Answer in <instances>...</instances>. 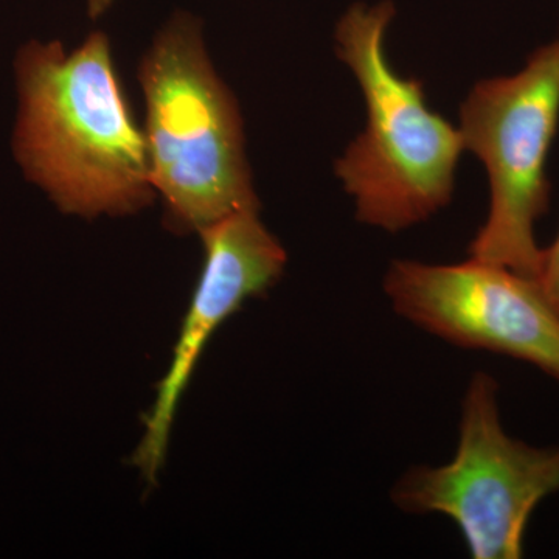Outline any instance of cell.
<instances>
[{
  "mask_svg": "<svg viewBox=\"0 0 559 559\" xmlns=\"http://www.w3.org/2000/svg\"><path fill=\"white\" fill-rule=\"evenodd\" d=\"M559 127V39L533 51L521 72L481 80L460 106L463 148L487 168L489 212L469 259L536 278V224L549 212L547 160Z\"/></svg>",
  "mask_w": 559,
  "mask_h": 559,
  "instance_id": "5",
  "label": "cell"
},
{
  "mask_svg": "<svg viewBox=\"0 0 559 559\" xmlns=\"http://www.w3.org/2000/svg\"><path fill=\"white\" fill-rule=\"evenodd\" d=\"M395 16L389 0L356 3L337 22V58L355 75L367 123L334 164L359 223L411 229L447 207L465 153L459 128L429 109L425 84L390 66L385 35Z\"/></svg>",
  "mask_w": 559,
  "mask_h": 559,
  "instance_id": "3",
  "label": "cell"
},
{
  "mask_svg": "<svg viewBox=\"0 0 559 559\" xmlns=\"http://www.w3.org/2000/svg\"><path fill=\"white\" fill-rule=\"evenodd\" d=\"M86 2L87 14H90L91 20H100L102 16L108 13L116 0H86Z\"/></svg>",
  "mask_w": 559,
  "mask_h": 559,
  "instance_id": "9",
  "label": "cell"
},
{
  "mask_svg": "<svg viewBox=\"0 0 559 559\" xmlns=\"http://www.w3.org/2000/svg\"><path fill=\"white\" fill-rule=\"evenodd\" d=\"M13 151L25 178L66 215H135L157 194L145 134L132 116L106 33L75 50L32 40L16 58Z\"/></svg>",
  "mask_w": 559,
  "mask_h": 559,
  "instance_id": "1",
  "label": "cell"
},
{
  "mask_svg": "<svg viewBox=\"0 0 559 559\" xmlns=\"http://www.w3.org/2000/svg\"><path fill=\"white\" fill-rule=\"evenodd\" d=\"M138 76L151 183L168 226L200 234L231 213L260 209L240 106L210 60L198 16L173 14Z\"/></svg>",
  "mask_w": 559,
  "mask_h": 559,
  "instance_id": "2",
  "label": "cell"
},
{
  "mask_svg": "<svg viewBox=\"0 0 559 559\" xmlns=\"http://www.w3.org/2000/svg\"><path fill=\"white\" fill-rule=\"evenodd\" d=\"M558 491L559 444L538 448L509 436L498 380L476 371L460 403L454 457L411 466L390 499L412 516L439 514L454 522L471 558L520 559L533 511Z\"/></svg>",
  "mask_w": 559,
  "mask_h": 559,
  "instance_id": "4",
  "label": "cell"
},
{
  "mask_svg": "<svg viewBox=\"0 0 559 559\" xmlns=\"http://www.w3.org/2000/svg\"><path fill=\"white\" fill-rule=\"evenodd\" d=\"M200 235L204 245L200 282L134 455L135 466L148 481L156 480L164 465L180 396L210 337L245 301L271 289L288 263L282 242L261 221L260 209L231 213L205 227Z\"/></svg>",
  "mask_w": 559,
  "mask_h": 559,
  "instance_id": "7",
  "label": "cell"
},
{
  "mask_svg": "<svg viewBox=\"0 0 559 559\" xmlns=\"http://www.w3.org/2000/svg\"><path fill=\"white\" fill-rule=\"evenodd\" d=\"M535 280L551 307L559 312V234L549 248L543 249Z\"/></svg>",
  "mask_w": 559,
  "mask_h": 559,
  "instance_id": "8",
  "label": "cell"
},
{
  "mask_svg": "<svg viewBox=\"0 0 559 559\" xmlns=\"http://www.w3.org/2000/svg\"><path fill=\"white\" fill-rule=\"evenodd\" d=\"M401 319L457 347L524 360L559 382V312L535 278L468 259L390 263L382 282Z\"/></svg>",
  "mask_w": 559,
  "mask_h": 559,
  "instance_id": "6",
  "label": "cell"
}]
</instances>
